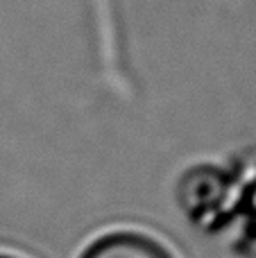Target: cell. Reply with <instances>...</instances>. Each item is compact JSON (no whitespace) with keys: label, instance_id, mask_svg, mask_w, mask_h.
I'll list each match as a JSON object with an SVG mask.
<instances>
[{"label":"cell","instance_id":"cell-2","mask_svg":"<svg viewBox=\"0 0 256 258\" xmlns=\"http://www.w3.org/2000/svg\"><path fill=\"white\" fill-rule=\"evenodd\" d=\"M0 258H5V256H0Z\"/></svg>","mask_w":256,"mask_h":258},{"label":"cell","instance_id":"cell-1","mask_svg":"<svg viewBox=\"0 0 256 258\" xmlns=\"http://www.w3.org/2000/svg\"><path fill=\"white\" fill-rule=\"evenodd\" d=\"M84 258H170L157 242L143 236L118 233L95 242Z\"/></svg>","mask_w":256,"mask_h":258}]
</instances>
